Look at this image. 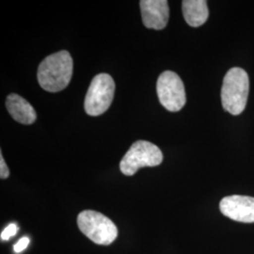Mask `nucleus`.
Wrapping results in <instances>:
<instances>
[{
  "label": "nucleus",
  "instance_id": "f257e3e1",
  "mask_svg": "<svg viewBox=\"0 0 254 254\" xmlns=\"http://www.w3.org/2000/svg\"><path fill=\"white\" fill-rule=\"evenodd\" d=\"M73 67V59L68 51L63 50L46 57L38 68L40 86L49 92L63 91L72 79Z\"/></svg>",
  "mask_w": 254,
  "mask_h": 254
},
{
  "label": "nucleus",
  "instance_id": "f03ea898",
  "mask_svg": "<svg viewBox=\"0 0 254 254\" xmlns=\"http://www.w3.org/2000/svg\"><path fill=\"white\" fill-rule=\"evenodd\" d=\"M250 89L249 75L239 67H234L224 76L221 88V104L230 114L237 116L241 114L248 101Z\"/></svg>",
  "mask_w": 254,
  "mask_h": 254
},
{
  "label": "nucleus",
  "instance_id": "7ed1b4c3",
  "mask_svg": "<svg viewBox=\"0 0 254 254\" xmlns=\"http://www.w3.org/2000/svg\"><path fill=\"white\" fill-rule=\"evenodd\" d=\"M82 233L98 245H110L118 236V229L111 219L93 210H85L77 217Z\"/></svg>",
  "mask_w": 254,
  "mask_h": 254
},
{
  "label": "nucleus",
  "instance_id": "20e7f679",
  "mask_svg": "<svg viewBox=\"0 0 254 254\" xmlns=\"http://www.w3.org/2000/svg\"><path fill=\"white\" fill-rule=\"evenodd\" d=\"M161 150L150 141L137 140L133 143L120 163L121 172L132 176L143 167H155L162 163Z\"/></svg>",
  "mask_w": 254,
  "mask_h": 254
},
{
  "label": "nucleus",
  "instance_id": "39448f33",
  "mask_svg": "<svg viewBox=\"0 0 254 254\" xmlns=\"http://www.w3.org/2000/svg\"><path fill=\"white\" fill-rule=\"evenodd\" d=\"M115 92V83L111 75L99 73L91 80L85 97V111L90 116H99L109 109Z\"/></svg>",
  "mask_w": 254,
  "mask_h": 254
},
{
  "label": "nucleus",
  "instance_id": "423d86ee",
  "mask_svg": "<svg viewBox=\"0 0 254 254\" xmlns=\"http://www.w3.org/2000/svg\"><path fill=\"white\" fill-rule=\"evenodd\" d=\"M156 92L160 104L169 111H179L187 103L184 83L180 76L172 71H165L159 75Z\"/></svg>",
  "mask_w": 254,
  "mask_h": 254
},
{
  "label": "nucleus",
  "instance_id": "0eeeda50",
  "mask_svg": "<svg viewBox=\"0 0 254 254\" xmlns=\"http://www.w3.org/2000/svg\"><path fill=\"white\" fill-rule=\"evenodd\" d=\"M220 212L227 218L238 222L254 223V198L233 195L220 200Z\"/></svg>",
  "mask_w": 254,
  "mask_h": 254
},
{
  "label": "nucleus",
  "instance_id": "6e6552de",
  "mask_svg": "<svg viewBox=\"0 0 254 254\" xmlns=\"http://www.w3.org/2000/svg\"><path fill=\"white\" fill-rule=\"evenodd\" d=\"M143 24L147 28L163 29L170 18L169 3L166 0H141L139 2Z\"/></svg>",
  "mask_w": 254,
  "mask_h": 254
},
{
  "label": "nucleus",
  "instance_id": "1a4fd4ad",
  "mask_svg": "<svg viewBox=\"0 0 254 254\" xmlns=\"http://www.w3.org/2000/svg\"><path fill=\"white\" fill-rule=\"evenodd\" d=\"M6 108L10 116L23 125H32L37 119L34 108L18 94L11 93L6 99Z\"/></svg>",
  "mask_w": 254,
  "mask_h": 254
},
{
  "label": "nucleus",
  "instance_id": "9d476101",
  "mask_svg": "<svg viewBox=\"0 0 254 254\" xmlns=\"http://www.w3.org/2000/svg\"><path fill=\"white\" fill-rule=\"evenodd\" d=\"M182 9L184 18L190 27H200L208 19V6L205 0H184Z\"/></svg>",
  "mask_w": 254,
  "mask_h": 254
},
{
  "label": "nucleus",
  "instance_id": "9b49d317",
  "mask_svg": "<svg viewBox=\"0 0 254 254\" xmlns=\"http://www.w3.org/2000/svg\"><path fill=\"white\" fill-rule=\"evenodd\" d=\"M18 232V227L15 223H10L4 231L1 233V239L2 240H9L10 237L15 236Z\"/></svg>",
  "mask_w": 254,
  "mask_h": 254
},
{
  "label": "nucleus",
  "instance_id": "f8f14e48",
  "mask_svg": "<svg viewBox=\"0 0 254 254\" xmlns=\"http://www.w3.org/2000/svg\"><path fill=\"white\" fill-rule=\"evenodd\" d=\"M29 244V238L28 237H22L18 242L13 247V251L16 254L22 253L24 250L27 249V246Z\"/></svg>",
  "mask_w": 254,
  "mask_h": 254
},
{
  "label": "nucleus",
  "instance_id": "ddd939ff",
  "mask_svg": "<svg viewBox=\"0 0 254 254\" xmlns=\"http://www.w3.org/2000/svg\"><path fill=\"white\" fill-rule=\"evenodd\" d=\"M9 171L7 164L3 158V154L0 153V178L1 179H7L9 177Z\"/></svg>",
  "mask_w": 254,
  "mask_h": 254
}]
</instances>
